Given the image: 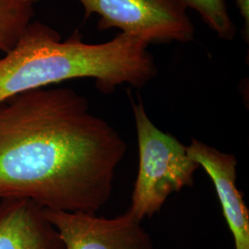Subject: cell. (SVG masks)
<instances>
[{
    "label": "cell",
    "mask_w": 249,
    "mask_h": 249,
    "mask_svg": "<svg viewBox=\"0 0 249 249\" xmlns=\"http://www.w3.org/2000/svg\"><path fill=\"white\" fill-rule=\"evenodd\" d=\"M0 249H65L44 209L26 199H0Z\"/></svg>",
    "instance_id": "cell-7"
},
{
    "label": "cell",
    "mask_w": 249,
    "mask_h": 249,
    "mask_svg": "<svg viewBox=\"0 0 249 249\" xmlns=\"http://www.w3.org/2000/svg\"><path fill=\"white\" fill-rule=\"evenodd\" d=\"M39 0H0V52H11L36 15Z\"/></svg>",
    "instance_id": "cell-8"
},
{
    "label": "cell",
    "mask_w": 249,
    "mask_h": 249,
    "mask_svg": "<svg viewBox=\"0 0 249 249\" xmlns=\"http://www.w3.org/2000/svg\"><path fill=\"white\" fill-rule=\"evenodd\" d=\"M148 45L123 33L103 44L85 43L78 32L61 41L52 27L33 21L15 48L0 57V102L82 78L93 79L105 94L123 84L142 89L158 74Z\"/></svg>",
    "instance_id": "cell-2"
},
{
    "label": "cell",
    "mask_w": 249,
    "mask_h": 249,
    "mask_svg": "<svg viewBox=\"0 0 249 249\" xmlns=\"http://www.w3.org/2000/svg\"><path fill=\"white\" fill-rule=\"evenodd\" d=\"M65 249H153L141 220L126 211L115 218L44 209Z\"/></svg>",
    "instance_id": "cell-5"
},
{
    "label": "cell",
    "mask_w": 249,
    "mask_h": 249,
    "mask_svg": "<svg viewBox=\"0 0 249 249\" xmlns=\"http://www.w3.org/2000/svg\"><path fill=\"white\" fill-rule=\"evenodd\" d=\"M190 157L213 182L235 249H249V213L236 186L237 159L231 154L193 139L187 146Z\"/></svg>",
    "instance_id": "cell-6"
},
{
    "label": "cell",
    "mask_w": 249,
    "mask_h": 249,
    "mask_svg": "<svg viewBox=\"0 0 249 249\" xmlns=\"http://www.w3.org/2000/svg\"><path fill=\"white\" fill-rule=\"evenodd\" d=\"M84 19L100 16L97 28H117L146 44H186L194 40L195 27L182 0H79Z\"/></svg>",
    "instance_id": "cell-4"
},
{
    "label": "cell",
    "mask_w": 249,
    "mask_h": 249,
    "mask_svg": "<svg viewBox=\"0 0 249 249\" xmlns=\"http://www.w3.org/2000/svg\"><path fill=\"white\" fill-rule=\"evenodd\" d=\"M237 9H239L240 14L244 18V28H243V37L244 40L249 43V0H235Z\"/></svg>",
    "instance_id": "cell-10"
},
{
    "label": "cell",
    "mask_w": 249,
    "mask_h": 249,
    "mask_svg": "<svg viewBox=\"0 0 249 249\" xmlns=\"http://www.w3.org/2000/svg\"><path fill=\"white\" fill-rule=\"evenodd\" d=\"M187 9H195L205 23L223 40H232L236 28L230 18L225 0H182Z\"/></svg>",
    "instance_id": "cell-9"
},
{
    "label": "cell",
    "mask_w": 249,
    "mask_h": 249,
    "mask_svg": "<svg viewBox=\"0 0 249 249\" xmlns=\"http://www.w3.org/2000/svg\"><path fill=\"white\" fill-rule=\"evenodd\" d=\"M131 100L139 144V172L128 210L143 221L160 212L168 196L192 187L200 166L177 138L162 132L147 115L143 101Z\"/></svg>",
    "instance_id": "cell-3"
},
{
    "label": "cell",
    "mask_w": 249,
    "mask_h": 249,
    "mask_svg": "<svg viewBox=\"0 0 249 249\" xmlns=\"http://www.w3.org/2000/svg\"><path fill=\"white\" fill-rule=\"evenodd\" d=\"M126 151L121 134L71 88L32 89L0 102V199L97 213Z\"/></svg>",
    "instance_id": "cell-1"
}]
</instances>
